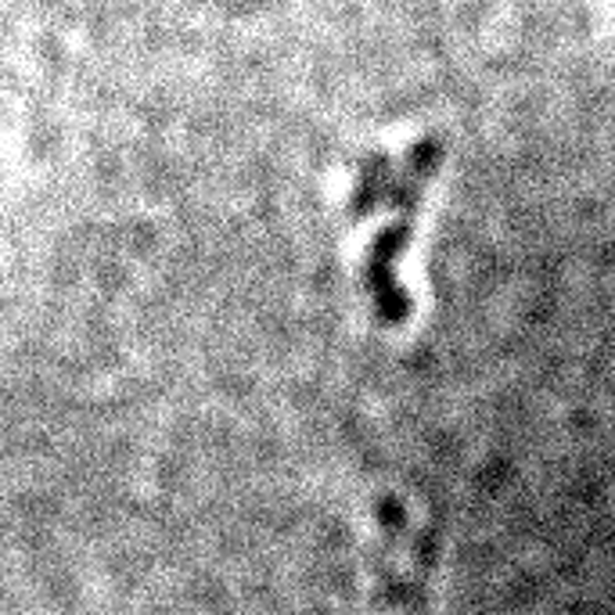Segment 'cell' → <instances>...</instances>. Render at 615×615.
<instances>
[{
	"label": "cell",
	"instance_id": "6da1fadb",
	"mask_svg": "<svg viewBox=\"0 0 615 615\" xmlns=\"http://www.w3.org/2000/svg\"><path fill=\"white\" fill-rule=\"evenodd\" d=\"M421 557L396 504H382L378 615H421Z\"/></svg>",
	"mask_w": 615,
	"mask_h": 615
}]
</instances>
